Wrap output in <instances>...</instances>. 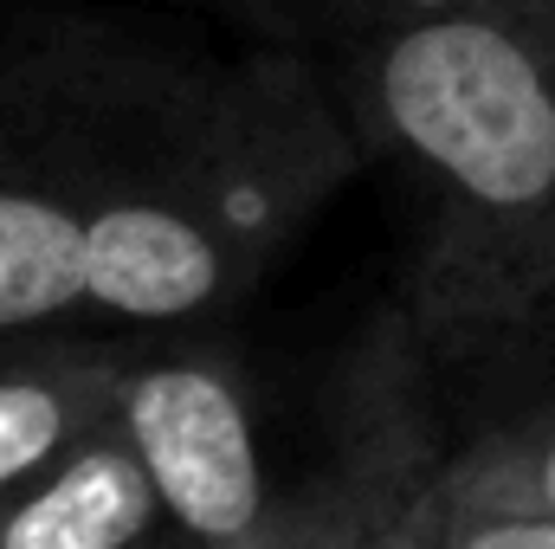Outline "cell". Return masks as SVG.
Segmentation results:
<instances>
[{
	"mask_svg": "<svg viewBox=\"0 0 555 549\" xmlns=\"http://www.w3.org/2000/svg\"><path fill=\"white\" fill-rule=\"evenodd\" d=\"M349 124L420 201L414 317L452 349L555 317V0L362 26Z\"/></svg>",
	"mask_w": 555,
	"mask_h": 549,
	"instance_id": "1",
	"label": "cell"
},
{
	"mask_svg": "<svg viewBox=\"0 0 555 549\" xmlns=\"http://www.w3.org/2000/svg\"><path fill=\"white\" fill-rule=\"evenodd\" d=\"M349 104L297 52L149 98L91 220V310L188 323L227 310L356 175Z\"/></svg>",
	"mask_w": 555,
	"mask_h": 549,
	"instance_id": "2",
	"label": "cell"
},
{
	"mask_svg": "<svg viewBox=\"0 0 555 549\" xmlns=\"http://www.w3.org/2000/svg\"><path fill=\"white\" fill-rule=\"evenodd\" d=\"M142 111L149 104L130 91H98V104H85L72 72L0 137V336L91 310V220Z\"/></svg>",
	"mask_w": 555,
	"mask_h": 549,
	"instance_id": "3",
	"label": "cell"
},
{
	"mask_svg": "<svg viewBox=\"0 0 555 549\" xmlns=\"http://www.w3.org/2000/svg\"><path fill=\"white\" fill-rule=\"evenodd\" d=\"M111 426L130 439L137 465L155 485L168 544L207 549L246 537L278 505L259 395L246 369L214 343L130 356Z\"/></svg>",
	"mask_w": 555,
	"mask_h": 549,
	"instance_id": "4",
	"label": "cell"
},
{
	"mask_svg": "<svg viewBox=\"0 0 555 549\" xmlns=\"http://www.w3.org/2000/svg\"><path fill=\"white\" fill-rule=\"evenodd\" d=\"M401 369L408 362H382V375L369 382V395L356 408V426L343 433L336 459L317 478H304L297 491H278V505L246 537H227L207 549H375L401 491L420 472H433L446 452Z\"/></svg>",
	"mask_w": 555,
	"mask_h": 549,
	"instance_id": "5",
	"label": "cell"
},
{
	"mask_svg": "<svg viewBox=\"0 0 555 549\" xmlns=\"http://www.w3.org/2000/svg\"><path fill=\"white\" fill-rule=\"evenodd\" d=\"M168 518L117 426L0 498V549H162Z\"/></svg>",
	"mask_w": 555,
	"mask_h": 549,
	"instance_id": "6",
	"label": "cell"
},
{
	"mask_svg": "<svg viewBox=\"0 0 555 549\" xmlns=\"http://www.w3.org/2000/svg\"><path fill=\"white\" fill-rule=\"evenodd\" d=\"M124 362L104 343H46L0 362V498L111 426Z\"/></svg>",
	"mask_w": 555,
	"mask_h": 549,
	"instance_id": "7",
	"label": "cell"
},
{
	"mask_svg": "<svg viewBox=\"0 0 555 549\" xmlns=\"http://www.w3.org/2000/svg\"><path fill=\"white\" fill-rule=\"evenodd\" d=\"M439 491L465 511L555 518V395L452 446L439 459Z\"/></svg>",
	"mask_w": 555,
	"mask_h": 549,
	"instance_id": "8",
	"label": "cell"
},
{
	"mask_svg": "<svg viewBox=\"0 0 555 549\" xmlns=\"http://www.w3.org/2000/svg\"><path fill=\"white\" fill-rule=\"evenodd\" d=\"M439 549H555V518H511V511H465L439 491Z\"/></svg>",
	"mask_w": 555,
	"mask_h": 549,
	"instance_id": "9",
	"label": "cell"
},
{
	"mask_svg": "<svg viewBox=\"0 0 555 549\" xmlns=\"http://www.w3.org/2000/svg\"><path fill=\"white\" fill-rule=\"evenodd\" d=\"M72 72H78V65H65L59 52L7 59V65H0V137H7V130H20V124H26V117H33V111H39V104L72 78Z\"/></svg>",
	"mask_w": 555,
	"mask_h": 549,
	"instance_id": "10",
	"label": "cell"
},
{
	"mask_svg": "<svg viewBox=\"0 0 555 549\" xmlns=\"http://www.w3.org/2000/svg\"><path fill=\"white\" fill-rule=\"evenodd\" d=\"M439 459H446V452H439ZM375 549H439V465L420 472L414 485L401 491V505L388 511Z\"/></svg>",
	"mask_w": 555,
	"mask_h": 549,
	"instance_id": "11",
	"label": "cell"
},
{
	"mask_svg": "<svg viewBox=\"0 0 555 549\" xmlns=\"http://www.w3.org/2000/svg\"><path fill=\"white\" fill-rule=\"evenodd\" d=\"M356 26H395V20H439V13H485V7H517V0H336Z\"/></svg>",
	"mask_w": 555,
	"mask_h": 549,
	"instance_id": "12",
	"label": "cell"
},
{
	"mask_svg": "<svg viewBox=\"0 0 555 549\" xmlns=\"http://www.w3.org/2000/svg\"><path fill=\"white\" fill-rule=\"evenodd\" d=\"M162 549H175V544H162Z\"/></svg>",
	"mask_w": 555,
	"mask_h": 549,
	"instance_id": "13",
	"label": "cell"
}]
</instances>
